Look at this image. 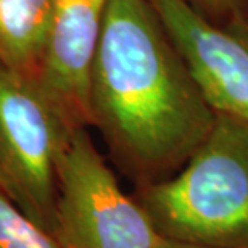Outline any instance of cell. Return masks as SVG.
Listing matches in <instances>:
<instances>
[{
    "label": "cell",
    "mask_w": 248,
    "mask_h": 248,
    "mask_svg": "<svg viewBox=\"0 0 248 248\" xmlns=\"http://www.w3.org/2000/svg\"><path fill=\"white\" fill-rule=\"evenodd\" d=\"M91 111L137 187L171 177L210 134L216 111L150 0H108Z\"/></svg>",
    "instance_id": "obj_1"
},
{
    "label": "cell",
    "mask_w": 248,
    "mask_h": 248,
    "mask_svg": "<svg viewBox=\"0 0 248 248\" xmlns=\"http://www.w3.org/2000/svg\"><path fill=\"white\" fill-rule=\"evenodd\" d=\"M136 200L166 240L248 248V124L219 115L171 177L139 186Z\"/></svg>",
    "instance_id": "obj_2"
},
{
    "label": "cell",
    "mask_w": 248,
    "mask_h": 248,
    "mask_svg": "<svg viewBox=\"0 0 248 248\" xmlns=\"http://www.w3.org/2000/svg\"><path fill=\"white\" fill-rule=\"evenodd\" d=\"M73 131L36 82L0 63V190L52 235L58 160Z\"/></svg>",
    "instance_id": "obj_3"
},
{
    "label": "cell",
    "mask_w": 248,
    "mask_h": 248,
    "mask_svg": "<svg viewBox=\"0 0 248 248\" xmlns=\"http://www.w3.org/2000/svg\"><path fill=\"white\" fill-rule=\"evenodd\" d=\"M87 129H74L58 160L53 237L62 248H158L165 239L124 193Z\"/></svg>",
    "instance_id": "obj_4"
},
{
    "label": "cell",
    "mask_w": 248,
    "mask_h": 248,
    "mask_svg": "<svg viewBox=\"0 0 248 248\" xmlns=\"http://www.w3.org/2000/svg\"><path fill=\"white\" fill-rule=\"evenodd\" d=\"M219 115L248 124V12L215 23L186 0H150Z\"/></svg>",
    "instance_id": "obj_5"
},
{
    "label": "cell",
    "mask_w": 248,
    "mask_h": 248,
    "mask_svg": "<svg viewBox=\"0 0 248 248\" xmlns=\"http://www.w3.org/2000/svg\"><path fill=\"white\" fill-rule=\"evenodd\" d=\"M108 0H55L36 84L71 127H92L91 74Z\"/></svg>",
    "instance_id": "obj_6"
},
{
    "label": "cell",
    "mask_w": 248,
    "mask_h": 248,
    "mask_svg": "<svg viewBox=\"0 0 248 248\" xmlns=\"http://www.w3.org/2000/svg\"><path fill=\"white\" fill-rule=\"evenodd\" d=\"M55 0H0V63L36 82Z\"/></svg>",
    "instance_id": "obj_7"
},
{
    "label": "cell",
    "mask_w": 248,
    "mask_h": 248,
    "mask_svg": "<svg viewBox=\"0 0 248 248\" xmlns=\"http://www.w3.org/2000/svg\"><path fill=\"white\" fill-rule=\"evenodd\" d=\"M0 248H62L50 232L34 222L0 190Z\"/></svg>",
    "instance_id": "obj_8"
},
{
    "label": "cell",
    "mask_w": 248,
    "mask_h": 248,
    "mask_svg": "<svg viewBox=\"0 0 248 248\" xmlns=\"http://www.w3.org/2000/svg\"><path fill=\"white\" fill-rule=\"evenodd\" d=\"M193 10L215 23H229L248 12V0H186Z\"/></svg>",
    "instance_id": "obj_9"
},
{
    "label": "cell",
    "mask_w": 248,
    "mask_h": 248,
    "mask_svg": "<svg viewBox=\"0 0 248 248\" xmlns=\"http://www.w3.org/2000/svg\"><path fill=\"white\" fill-rule=\"evenodd\" d=\"M158 248H216V247H205V245H195V244H184V242L176 240H163V244Z\"/></svg>",
    "instance_id": "obj_10"
}]
</instances>
